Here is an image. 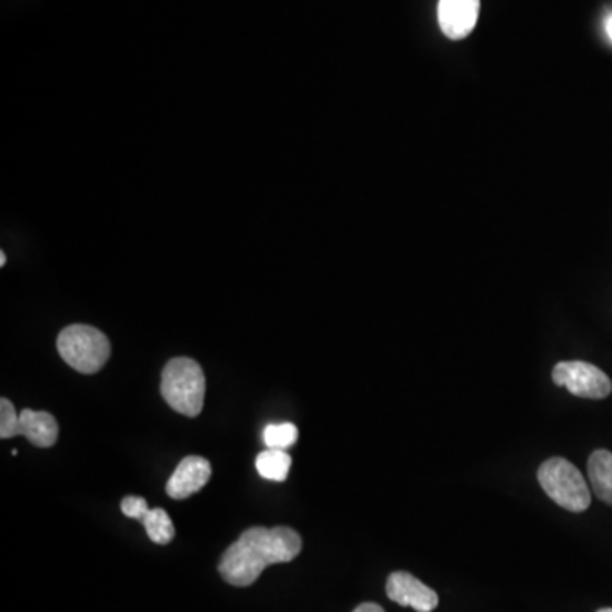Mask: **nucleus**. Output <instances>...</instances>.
<instances>
[{"instance_id":"1","label":"nucleus","mask_w":612,"mask_h":612,"mask_svg":"<svg viewBox=\"0 0 612 612\" xmlns=\"http://www.w3.org/2000/svg\"><path fill=\"white\" fill-rule=\"evenodd\" d=\"M301 546L291 528H250L223 553L218 572L233 588H249L269 565L293 562Z\"/></svg>"},{"instance_id":"2","label":"nucleus","mask_w":612,"mask_h":612,"mask_svg":"<svg viewBox=\"0 0 612 612\" xmlns=\"http://www.w3.org/2000/svg\"><path fill=\"white\" fill-rule=\"evenodd\" d=\"M160 393L175 412L185 417L200 415L207 393L203 368L191 358L171 359L162 371Z\"/></svg>"},{"instance_id":"3","label":"nucleus","mask_w":612,"mask_h":612,"mask_svg":"<svg viewBox=\"0 0 612 612\" xmlns=\"http://www.w3.org/2000/svg\"><path fill=\"white\" fill-rule=\"evenodd\" d=\"M57 349L63 361L82 374L98 373L111 355V344L104 333L82 323L66 327L60 332Z\"/></svg>"},{"instance_id":"4","label":"nucleus","mask_w":612,"mask_h":612,"mask_svg":"<svg viewBox=\"0 0 612 612\" xmlns=\"http://www.w3.org/2000/svg\"><path fill=\"white\" fill-rule=\"evenodd\" d=\"M538 480L554 504L570 512L588 511L591 505V489L579 468L563 458H551L541 464Z\"/></svg>"},{"instance_id":"5","label":"nucleus","mask_w":612,"mask_h":612,"mask_svg":"<svg viewBox=\"0 0 612 612\" xmlns=\"http://www.w3.org/2000/svg\"><path fill=\"white\" fill-rule=\"evenodd\" d=\"M553 381L580 399H608L612 392V383L608 374L594 364L583 363V361H563L556 364L553 370Z\"/></svg>"},{"instance_id":"6","label":"nucleus","mask_w":612,"mask_h":612,"mask_svg":"<svg viewBox=\"0 0 612 612\" xmlns=\"http://www.w3.org/2000/svg\"><path fill=\"white\" fill-rule=\"evenodd\" d=\"M387 595L403 608L417 612H432L439 605V595L409 572H393L388 576Z\"/></svg>"},{"instance_id":"7","label":"nucleus","mask_w":612,"mask_h":612,"mask_svg":"<svg viewBox=\"0 0 612 612\" xmlns=\"http://www.w3.org/2000/svg\"><path fill=\"white\" fill-rule=\"evenodd\" d=\"M480 0H439L438 18L442 33L450 40H463L475 30Z\"/></svg>"},{"instance_id":"8","label":"nucleus","mask_w":612,"mask_h":612,"mask_svg":"<svg viewBox=\"0 0 612 612\" xmlns=\"http://www.w3.org/2000/svg\"><path fill=\"white\" fill-rule=\"evenodd\" d=\"M211 479V463L201 457H188L178 464L167 482V495L184 500L200 492Z\"/></svg>"},{"instance_id":"9","label":"nucleus","mask_w":612,"mask_h":612,"mask_svg":"<svg viewBox=\"0 0 612 612\" xmlns=\"http://www.w3.org/2000/svg\"><path fill=\"white\" fill-rule=\"evenodd\" d=\"M59 422L51 413L24 409L19 413L16 435H24L37 448H51L59 439Z\"/></svg>"},{"instance_id":"10","label":"nucleus","mask_w":612,"mask_h":612,"mask_svg":"<svg viewBox=\"0 0 612 612\" xmlns=\"http://www.w3.org/2000/svg\"><path fill=\"white\" fill-rule=\"evenodd\" d=\"M589 480L595 495L612 505V453L598 450L589 458Z\"/></svg>"},{"instance_id":"11","label":"nucleus","mask_w":612,"mask_h":612,"mask_svg":"<svg viewBox=\"0 0 612 612\" xmlns=\"http://www.w3.org/2000/svg\"><path fill=\"white\" fill-rule=\"evenodd\" d=\"M291 460L290 454L283 450H265L255 458V468L262 479L271 480V482H284L290 473Z\"/></svg>"},{"instance_id":"12","label":"nucleus","mask_w":612,"mask_h":612,"mask_svg":"<svg viewBox=\"0 0 612 612\" xmlns=\"http://www.w3.org/2000/svg\"><path fill=\"white\" fill-rule=\"evenodd\" d=\"M143 528L150 540L157 544H169L174 540V524H172L171 515L167 514L163 509H149L146 514L140 518Z\"/></svg>"},{"instance_id":"13","label":"nucleus","mask_w":612,"mask_h":612,"mask_svg":"<svg viewBox=\"0 0 612 612\" xmlns=\"http://www.w3.org/2000/svg\"><path fill=\"white\" fill-rule=\"evenodd\" d=\"M264 439L265 447L269 450H283L287 451L288 448L294 447L298 441V428L291 422H283V424H269L264 429Z\"/></svg>"},{"instance_id":"14","label":"nucleus","mask_w":612,"mask_h":612,"mask_svg":"<svg viewBox=\"0 0 612 612\" xmlns=\"http://www.w3.org/2000/svg\"><path fill=\"white\" fill-rule=\"evenodd\" d=\"M19 413L8 399L0 400V439L16 438Z\"/></svg>"},{"instance_id":"15","label":"nucleus","mask_w":612,"mask_h":612,"mask_svg":"<svg viewBox=\"0 0 612 612\" xmlns=\"http://www.w3.org/2000/svg\"><path fill=\"white\" fill-rule=\"evenodd\" d=\"M147 511H149V504H147V500L142 499V496L130 495L121 500V512H123L127 518L140 521V518H142Z\"/></svg>"},{"instance_id":"16","label":"nucleus","mask_w":612,"mask_h":612,"mask_svg":"<svg viewBox=\"0 0 612 612\" xmlns=\"http://www.w3.org/2000/svg\"><path fill=\"white\" fill-rule=\"evenodd\" d=\"M354 612H384V609L380 604H374V602H363L354 609Z\"/></svg>"},{"instance_id":"17","label":"nucleus","mask_w":612,"mask_h":612,"mask_svg":"<svg viewBox=\"0 0 612 612\" xmlns=\"http://www.w3.org/2000/svg\"><path fill=\"white\" fill-rule=\"evenodd\" d=\"M605 33H608L609 40L612 41V14L605 19Z\"/></svg>"},{"instance_id":"18","label":"nucleus","mask_w":612,"mask_h":612,"mask_svg":"<svg viewBox=\"0 0 612 612\" xmlns=\"http://www.w3.org/2000/svg\"><path fill=\"white\" fill-rule=\"evenodd\" d=\"M6 262H8V258H6L4 252H0V265H2V268H4Z\"/></svg>"},{"instance_id":"19","label":"nucleus","mask_w":612,"mask_h":612,"mask_svg":"<svg viewBox=\"0 0 612 612\" xmlns=\"http://www.w3.org/2000/svg\"><path fill=\"white\" fill-rule=\"evenodd\" d=\"M598 612H612V609L611 608H605V609H601V611H598Z\"/></svg>"}]
</instances>
